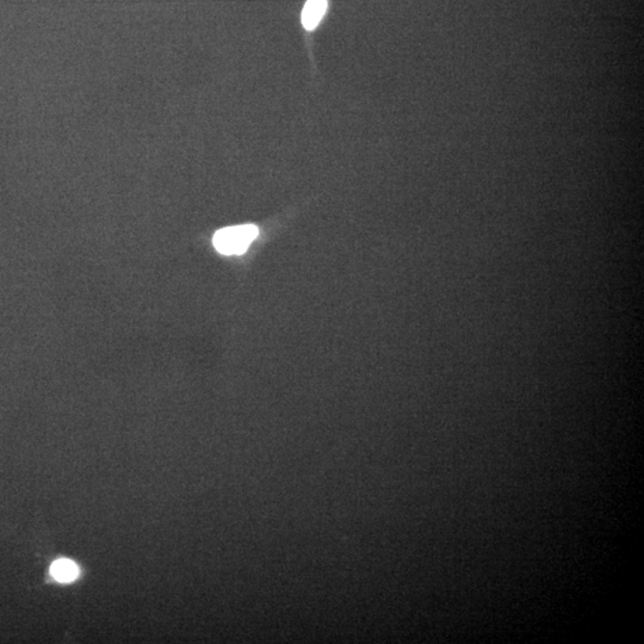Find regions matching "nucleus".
I'll use <instances>...</instances> for the list:
<instances>
[{
    "label": "nucleus",
    "instance_id": "1",
    "mask_svg": "<svg viewBox=\"0 0 644 644\" xmlns=\"http://www.w3.org/2000/svg\"><path fill=\"white\" fill-rule=\"evenodd\" d=\"M258 233L259 230L255 225L227 227L215 233L214 247L221 255L240 256L247 251Z\"/></svg>",
    "mask_w": 644,
    "mask_h": 644
},
{
    "label": "nucleus",
    "instance_id": "2",
    "mask_svg": "<svg viewBox=\"0 0 644 644\" xmlns=\"http://www.w3.org/2000/svg\"><path fill=\"white\" fill-rule=\"evenodd\" d=\"M327 9V0H308L303 14V23L307 31H313L322 21Z\"/></svg>",
    "mask_w": 644,
    "mask_h": 644
},
{
    "label": "nucleus",
    "instance_id": "3",
    "mask_svg": "<svg viewBox=\"0 0 644 644\" xmlns=\"http://www.w3.org/2000/svg\"><path fill=\"white\" fill-rule=\"evenodd\" d=\"M51 573L58 582L70 583L77 579L78 574H79V569L72 561L59 560L51 565Z\"/></svg>",
    "mask_w": 644,
    "mask_h": 644
}]
</instances>
